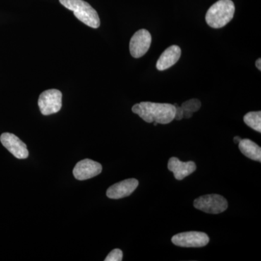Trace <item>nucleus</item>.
Returning <instances> with one entry per match:
<instances>
[{
	"instance_id": "obj_14",
	"label": "nucleus",
	"mask_w": 261,
	"mask_h": 261,
	"mask_svg": "<svg viewBox=\"0 0 261 261\" xmlns=\"http://www.w3.org/2000/svg\"><path fill=\"white\" fill-rule=\"evenodd\" d=\"M244 122L250 128L256 132H261V112H250L244 116Z\"/></svg>"
},
{
	"instance_id": "obj_17",
	"label": "nucleus",
	"mask_w": 261,
	"mask_h": 261,
	"mask_svg": "<svg viewBox=\"0 0 261 261\" xmlns=\"http://www.w3.org/2000/svg\"><path fill=\"white\" fill-rule=\"evenodd\" d=\"M176 107V112H175L174 119L180 121L184 118V110L181 107H179L177 105H174Z\"/></svg>"
},
{
	"instance_id": "obj_16",
	"label": "nucleus",
	"mask_w": 261,
	"mask_h": 261,
	"mask_svg": "<svg viewBox=\"0 0 261 261\" xmlns=\"http://www.w3.org/2000/svg\"><path fill=\"white\" fill-rule=\"evenodd\" d=\"M122 259H123V252L120 249H115L108 254L105 260L121 261Z\"/></svg>"
},
{
	"instance_id": "obj_4",
	"label": "nucleus",
	"mask_w": 261,
	"mask_h": 261,
	"mask_svg": "<svg viewBox=\"0 0 261 261\" xmlns=\"http://www.w3.org/2000/svg\"><path fill=\"white\" fill-rule=\"evenodd\" d=\"M195 208L207 214H218L227 209L228 202L223 196L212 194L201 196L194 201Z\"/></svg>"
},
{
	"instance_id": "obj_7",
	"label": "nucleus",
	"mask_w": 261,
	"mask_h": 261,
	"mask_svg": "<svg viewBox=\"0 0 261 261\" xmlns=\"http://www.w3.org/2000/svg\"><path fill=\"white\" fill-rule=\"evenodd\" d=\"M152 42V36L146 29H140L130 40L129 49L132 57L140 58L148 51Z\"/></svg>"
},
{
	"instance_id": "obj_18",
	"label": "nucleus",
	"mask_w": 261,
	"mask_h": 261,
	"mask_svg": "<svg viewBox=\"0 0 261 261\" xmlns=\"http://www.w3.org/2000/svg\"><path fill=\"white\" fill-rule=\"evenodd\" d=\"M255 65H256V68L259 70H261V59L260 58H259V59H257L256 62H255Z\"/></svg>"
},
{
	"instance_id": "obj_6",
	"label": "nucleus",
	"mask_w": 261,
	"mask_h": 261,
	"mask_svg": "<svg viewBox=\"0 0 261 261\" xmlns=\"http://www.w3.org/2000/svg\"><path fill=\"white\" fill-rule=\"evenodd\" d=\"M209 241L208 236L200 231L179 233L171 239V242L175 245L183 247H202L207 245Z\"/></svg>"
},
{
	"instance_id": "obj_20",
	"label": "nucleus",
	"mask_w": 261,
	"mask_h": 261,
	"mask_svg": "<svg viewBox=\"0 0 261 261\" xmlns=\"http://www.w3.org/2000/svg\"><path fill=\"white\" fill-rule=\"evenodd\" d=\"M158 123L157 122H154V126H157Z\"/></svg>"
},
{
	"instance_id": "obj_9",
	"label": "nucleus",
	"mask_w": 261,
	"mask_h": 261,
	"mask_svg": "<svg viewBox=\"0 0 261 261\" xmlns=\"http://www.w3.org/2000/svg\"><path fill=\"white\" fill-rule=\"evenodd\" d=\"M100 163L90 159H84L75 165L73 169V176L76 179L83 181L98 176L102 172Z\"/></svg>"
},
{
	"instance_id": "obj_15",
	"label": "nucleus",
	"mask_w": 261,
	"mask_h": 261,
	"mask_svg": "<svg viewBox=\"0 0 261 261\" xmlns=\"http://www.w3.org/2000/svg\"><path fill=\"white\" fill-rule=\"evenodd\" d=\"M184 110V118H190L193 113L197 112L201 108V102L197 99H192L183 102L181 106Z\"/></svg>"
},
{
	"instance_id": "obj_2",
	"label": "nucleus",
	"mask_w": 261,
	"mask_h": 261,
	"mask_svg": "<svg viewBox=\"0 0 261 261\" xmlns=\"http://www.w3.org/2000/svg\"><path fill=\"white\" fill-rule=\"evenodd\" d=\"M234 13L235 6L231 0H219L207 10L206 23L211 28H222L232 20Z\"/></svg>"
},
{
	"instance_id": "obj_13",
	"label": "nucleus",
	"mask_w": 261,
	"mask_h": 261,
	"mask_svg": "<svg viewBox=\"0 0 261 261\" xmlns=\"http://www.w3.org/2000/svg\"><path fill=\"white\" fill-rule=\"evenodd\" d=\"M239 149L248 159L261 162V148L252 141L248 139L241 140L239 142Z\"/></svg>"
},
{
	"instance_id": "obj_5",
	"label": "nucleus",
	"mask_w": 261,
	"mask_h": 261,
	"mask_svg": "<svg viewBox=\"0 0 261 261\" xmlns=\"http://www.w3.org/2000/svg\"><path fill=\"white\" fill-rule=\"evenodd\" d=\"M41 113L44 116L59 112L62 108V93L58 89H49L40 94L38 101Z\"/></svg>"
},
{
	"instance_id": "obj_3",
	"label": "nucleus",
	"mask_w": 261,
	"mask_h": 261,
	"mask_svg": "<svg viewBox=\"0 0 261 261\" xmlns=\"http://www.w3.org/2000/svg\"><path fill=\"white\" fill-rule=\"evenodd\" d=\"M60 3L67 9L71 10L77 19L91 28L97 29L100 20L97 11L84 0H60Z\"/></svg>"
},
{
	"instance_id": "obj_12",
	"label": "nucleus",
	"mask_w": 261,
	"mask_h": 261,
	"mask_svg": "<svg viewBox=\"0 0 261 261\" xmlns=\"http://www.w3.org/2000/svg\"><path fill=\"white\" fill-rule=\"evenodd\" d=\"M181 48L177 45H172L163 51L156 63V68L160 71H163L176 64L181 57Z\"/></svg>"
},
{
	"instance_id": "obj_10",
	"label": "nucleus",
	"mask_w": 261,
	"mask_h": 261,
	"mask_svg": "<svg viewBox=\"0 0 261 261\" xmlns=\"http://www.w3.org/2000/svg\"><path fill=\"white\" fill-rule=\"evenodd\" d=\"M139 185L138 180L128 178L115 184L107 190L108 197L111 199H121L132 195Z\"/></svg>"
},
{
	"instance_id": "obj_1",
	"label": "nucleus",
	"mask_w": 261,
	"mask_h": 261,
	"mask_svg": "<svg viewBox=\"0 0 261 261\" xmlns=\"http://www.w3.org/2000/svg\"><path fill=\"white\" fill-rule=\"evenodd\" d=\"M132 112L147 123L157 122L161 124H168L174 120L176 107L168 103L142 102L133 106Z\"/></svg>"
},
{
	"instance_id": "obj_8",
	"label": "nucleus",
	"mask_w": 261,
	"mask_h": 261,
	"mask_svg": "<svg viewBox=\"0 0 261 261\" xmlns=\"http://www.w3.org/2000/svg\"><path fill=\"white\" fill-rule=\"evenodd\" d=\"M0 141L5 148L16 159H25L28 158L29 151L27 145L13 134H3L0 137Z\"/></svg>"
},
{
	"instance_id": "obj_11",
	"label": "nucleus",
	"mask_w": 261,
	"mask_h": 261,
	"mask_svg": "<svg viewBox=\"0 0 261 261\" xmlns=\"http://www.w3.org/2000/svg\"><path fill=\"white\" fill-rule=\"evenodd\" d=\"M168 168L173 173L176 179L182 180L195 172L197 167L193 161L181 162L177 158L173 157L168 161Z\"/></svg>"
},
{
	"instance_id": "obj_19",
	"label": "nucleus",
	"mask_w": 261,
	"mask_h": 261,
	"mask_svg": "<svg viewBox=\"0 0 261 261\" xmlns=\"http://www.w3.org/2000/svg\"><path fill=\"white\" fill-rule=\"evenodd\" d=\"M241 140V137H235L234 138H233V142H234L235 144H239V142H240Z\"/></svg>"
}]
</instances>
